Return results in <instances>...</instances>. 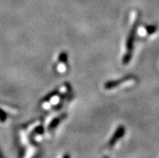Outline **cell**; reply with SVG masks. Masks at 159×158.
<instances>
[{"label":"cell","mask_w":159,"mask_h":158,"mask_svg":"<svg viewBox=\"0 0 159 158\" xmlns=\"http://www.w3.org/2000/svg\"><path fill=\"white\" fill-rule=\"evenodd\" d=\"M137 25H138V21L136 20L133 23V25L132 27L131 30L129 33L127 40H126V52L123 58V63L125 65L129 64L131 60L132 56H133V42L135 39V34L137 32Z\"/></svg>","instance_id":"1"},{"label":"cell","mask_w":159,"mask_h":158,"mask_svg":"<svg viewBox=\"0 0 159 158\" xmlns=\"http://www.w3.org/2000/svg\"><path fill=\"white\" fill-rule=\"evenodd\" d=\"M135 79V77L133 76H125L122 78H120L118 80L114 81H109V82H106L104 84V88L106 90H111V89L116 88V86H120V84H124L125 82H130Z\"/></svg>","instance_id":"2"},{"label":"cell","mask_w":159,"mask_h":158,"mask_svg":"<svg viewBox=\"0 0 159 158\" xmlns=\"http://www.w3.org/2000/svg\"><path fill=\"white\" fill-rule=\"evenodd\" d=\"M125 134V128L124 127V125H120L118 128H117L116 131L115 132V133L113 134V136H111V140L108 141V144H107V146L109 148H112L113 147L115 146V144L118 142V140L123 137Z\"/></svg>","instance_id":"3"},{"label":"cell","mask_w":159,"mask_h":158,"mask_svg":"<svg viewBox=\"0 0 159 158\" xmlns=\"http://www.w3.org/2000/svg\"><path fill=\"white\" fill-rule=\"evenodd\" d=\"M65 116H66V115H60L59 117L55 118L54 120H52V122L50 123V124H49L48 129H49V130H52V129H54L55 128H57V126L60 124L61 121L63 120V118H65Z\"/></svg>","instance_id":"4"},{"label":"cell","mask_w":159,"mask_h":158,"mask_svg":"<svg viewBox=\"0 0 159 158\" xmlns=\"http://www.w3.org/2000/svg\"><path fill=\"white\" fill-rule=\"evenodd\" d=\"M67 58H68V56H67L66 52H61L60 53V55H59L58 60H59V61L61 62V63H66Z\"/></svg>","instance_id":"5"},{"label":"cell","mask_w":159,"mask_h":158,"mask_svg":"<svg viewBox=\"0 0 159 158\" xmlns=\"http://www.w3.org/2000/svg\"><path fill=\"white\" fill-rule=\"evenodd\" d=\"M157 31V28L154 25H149V26L146 27V32H147L148 34H153L154 32H156Z\"/></svg>","instance_id":"6"}]
</instances>
